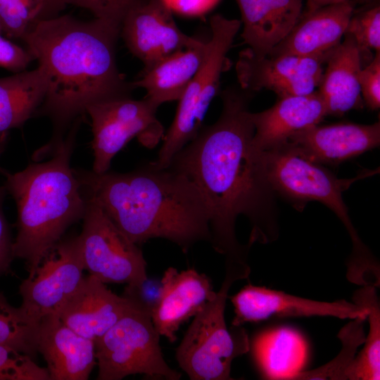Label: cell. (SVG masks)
<instances>
[{
	"instance_id": "obj_2",
	"label": "cell",
	"mask_w": 380,
	"mask_h": 380,
	"mask_svg": "<svg viewBox=\"0 0 380 380\" xmlns=\"http://www.w3.org/2000/svg\"><path fill=\"white\" fill-rule=\"evenodd\" d=\"M120 25L94 18L82 21L68 15L38 20L22 39L38 62L46 84L35 115L53 124L51 140L36 154H52L74 121L95 103L130 97L134 89L119 71L115 48Z\"/></svg>"
},
{
	"instance_id": "obj_32",
	"label": "cell",
	"mask_w": 380,
	"mask_h": 380,
	"mask_svg": "<svg viewBox=\"0 0 380 380\" xmlns=\"http://www.w3.org/2000/svg\"><path fill=\"white\" fill-rule=\"evenodd\" d=\"M144 0H64L70 4L90 11L95 18L119 25L127 13Z\"/></svg>"
},
{
	"instance_id": "obj_35",
	"label": "cell",
	"mask_w": 380,
	"mask_h": 380,
	"mask_svg": "<svg viewBox=\"0 0 380 380\" xmlns=\"http://www.w3.org/2000/svg\"><path fill=\"white\" fill-rule=\"evenodd\" d=\"M6 189L0 186V274L7 272L14 258L9 228L3 212V202Z\"/></svg>"
},
{
	"instance_id": "obj_6",
	"label": "cell",
	"mask_w": 380,
	"mask_h": 380,
	"mask_svg": "<svg viewBox=\"0 0 380 380\" xmlns=\"http://www.w3.org/2000/svg\"><path fill=\"white\" fill-rule=\"evenodd\" d=\"M122 295L129 301L128 309L95 343L96 379L120 380L141 374L148 379H180L182 374L163 357L143 288L127 285Z\"/></svg>"
},
{
	"instance_id": "obj_20",
	"label": "cell",
	"mask_w": 380,
	"mask_h": 380,
	"mask_svg": "<svg viewBox=\"0 0 380 380\" xmlns=\"http://www.w3.org/2000/svg\"><path fill=\"white\" fill-rule=\"evenodd\" d=\"M129 306L127 298L114 293L103 282L89 274L58 316L73 331L96 343Z\"/></svg>"
},
{
	"instance_id": "obj_14",
	"label": "cell",
	"mask_w": 380,
	"mask_h": 380,
	"mask_svg": "<svg viewBox=\"0 0 380 380\" xmlns=\"http://www.w3.org/2000/svg\"><path fill=\"white\" fill-rule=\"evenodd\" d=\"M234 308L232 325L242 326L271 317L331 316L341 319L367 318V310L354 302L317 301L248 284L231 298Z\"/></svg>"
},
{
	"instance_id": "obj_18",
	"label": "cell",
	"mask_w": 380,
	"mask_h": 380,
	"mask_svg": "<svg viewBox=\"0 0 380 380\" xmlns=\"http://www.w3.org/2000/svg\"><path fill=\"white\" fill-rule=\"evenodd\" d=\"M37 349L50 380H87L96 364L95 343L68 327L58 315L38 322Z\"/></svg>"
},
{
	"instance_id": "obj_39",
	"label": "cell",
	"mask_w": 380,
	"mask_h": 380,
	"mask_svg": "<svg viewBox=\"0 0 380 380\" xmlns=\"http://www.w3.org/2000/svg\"><path fill=\"white\" fill-rule=\"evenodd\" d=\"M1 28H0V33H1Z\"/></svg>"
},
{
	"instance_id": "obj_31",
	"label": "cell",
	"mask_w": 380,
	"mask_h": 380,
	"mask_svg": "<svg viewBox=\"0 0 380 380\" xmlns=\"http://www.w3.org/2000/svg\"><path fill=\"white\" fill-rule=\"evenodd\" d=\"M0 380H50L47 368L13 348L0 345Z\"/></svg>"
},
{
	"instance_id": "obj_29",
	"label": "cell",
	"mask_w": 380,
	"mask_h": 380,
	"mask_svg": "<svg viewBox=\"0 0 380 380\" xmlns=\"http://www.w3.org/2000/svg\"><path fill=\"white\" fill-rule=\"evenodd\" d=\"M42 0H0V28L6 36L23 39L37 20Z\"/></svg>"
},
{
	"instance_id": "obj_12",
	"label": "cell",
	"mask_w": 380,
	"mask_h": 380,
	"mask_svg": "<svg viewBox=\"0 0 380 380\" xmlns=\"http://www.w3.org/2000/svg\"><path fill=\"white\" fill-rule=\"evenodd\" d=\"M330 54L259 57L248 48L240 52L236 64L239 85L253 92L267 89L278 98L312 93L319 86Z\"/></svg>"
},
{
	"instance_id": "obj_30",
	"label": "cell",
	"mask_w": 380,
	"mask_h": 380,
	"mask_svg": "<svg viewBox=\"0 0 380 380\" xmlns=\"http://www.w3.org/2000/svg\"><path fill=\"white\" fill-rule=\"evenodd\" d=\"M353 37L360 51L362 62L373 51H380V7L375 5L353 14L346 32Z\"/></svg>"
},
{
	"instance_id": "obj_1",
	"label": "cell",
	"mask_w": 380,
	"mask_h": 380,
	"mask_svg": "<svg viewBox=\"0 0 380 380\" xmlns=\"http://www.w3.org/2000/svg\"><path fill=\"white\" fill-rule=\"evenodd\" d=\"M254 93L239 85L222 91L217 120L202 126L168 167L187 177L206 198L210 243L225 264H248L253 243H270L279 235L277 196L267 181L262 151L252 143L249 105Z\"/></svg>"
},
{
	"instance_id": "obj_28",
	"label": "cell",
	"mask_w": 380,
	"mask_h": 380,
	"mask_svg": "<svg viewBox=\"0 0 380 380\" xmlns=\"http://www.w3.org/2000/svg\"><path fill=\"white\" fill-rule=\"evenodd\" d=\"M364 319L355 318L344 326L338 336L342 348L329 362L310 371H302L293 380L329 379L344 380L345 372L355 357L358 347L365 339Z\"/></svg>"
},
{
	"instance_id": "obj_13",
	"label": "cell",
	"mask_w": 380,
	"mask_h": 380,
	"mask_svg": "<svg viewBox=\"0 0 380 380\" xmlns=\"http://www.w3.org/2000/svg\"><path fill=\"white\" fill-rule=\"evenodd\" d=\"M172 13L163 0H144L122 20L120 36L130 53L143 63V70L177 51L203 42L180 30Z\"/></svg>"
},
{
	"instance_id": "obj_9",
	"label": "cell",
	"mask_w": 380,
	"mask_h": 380,
	"mask_svg": "<svg viewBox=\"0 0 380 380\" xmlns=\"http://www.w3.org/2000/svg\"><path fill=\"white\" fill-rule=\"evenodd\" d=\"M86 198L81 234L78 235L84 270L103 282L143 288L146 261L132 242L94 200Z\"/></svg>"
},
{
	"instance_id": "obj_37",
	"label": "cell",
	"mask_w": 380,
	"mask_h": 380,
	"mask_svg": "<svg viewBox=\"0 0 380 380\" xmlns=\"http://www.w3.org/2000/svg\"><path fill=\"white\" fill-rule=\"evenodd\" d=\"M65 6L66 4L64 0H42V10L37 21L51 19L60 15Z\"/></svg>"
},
{
	"instance_id": "obj_23",
	"label": "cell",
	"mask_w": 380,
	"mask_h": 380,
	"mask_svg": "<svg viewBox=\"0 0 380 380\" xmlns=\"http://www.w3.org/2000/svg\"><path fill=\"white\" fill-rule=\"evenodd\" d=\"M206 43L177 51L151 68L143 70L134 88H143L146 98L159 107L165 102L179 101L198 72L205 54Z\"/></svg>"
},
{
	"instance_id": "obj_33",
	"label": "cell",
	"mask_w": 380,
	"mask_h": 380,
	"mask_svg": "<svg viewBox=\"0 0 380 380\" xmlns=\"http://www.w3.org/2000/svg\"><path fill=\"white\" fill-rule=\"evenodd\" d=\"M360 92L363 101L372 110L380 107V51L376 52L371 61L360 71Z\"/></svg>"
},
{
	"instance_id": "obj_15",
	"label": "cell",
	"mask_w": 380,
	"mask_h": 380,
	"mask_svg": "<svg viewBox=\"0 0 380 380\" xmlns=\"http://www.w3.org/2000/svg\"><path fill=\"white\" fill-rule=\"evenodd\" d=\"M215 296L211 280L206 274L191 268L178 272L175 267H168L162 277L158 298L151 305L156 331L170 343H174L181 325L194 317Z\"/></svg>"
},
{
	"instance_id": "obj_5",
	"label": "cell",
	"mask_w": 380,
	"mask_h": 380,
	"mask_svg": "<svg viewBox=\"0 0 380 380\" xmlns=\"http://www.w3.org/2000/svg\"><path fill=\"white\" fill-rule=\"evenodd\" d=\"M248 265L225 264V274L216 296L194 316L175 357L191 380H230L233 360L250 349L245 329L227 328L224 310L232 284L248 278Z\"/></svg>"
},
{
	"instance_id": "obj_3",
	"label": "cell",
	"mask_w": 380,
	"mask_h": 380,
	"mask_svg": "<svg viewBox=\"0 0 380 380\" xmlns=\"http://www.w3.org/2000/svg\"><path fill=\"white\" fill-rule=\"evenodd\" d=\"M73 170L85 198L134 243L160 238L187 253L198 242H210L208 201L184 175L151 162L127 173Z\"/></svg>"
},
{
	"instance_id": "obj_8",
	"label": "cell",
	"mask_w": 380,
	"mask_h": 380,
	"mask_svg": "<svg viewBox=\"0 0 380 380\" xmlns=\"http://www.w3.org/2000/svg\"><path fill=\"white\" fill-rule=\"evenodd\" d=\"M241 23L220 14L210 18L212 35L206 42L203 61L179 99L175 118L164 135L158 157L151 161L156 167H168L173 157L195 138L202 127L208 107L219 91L227 55Z\"/></svg>"
},
{
	"instance_id": "obj_36",
	"label": "cell",
	"mask_w": 380,
	"mask_h": 380,
	"mask_svg": "<svg viewBox=\"0 0 380 380\" xmlns=\"http://www.w3.org/2000/svg\"><path fill=\"white\" fill-rule=\"evenodd\" d=\"M163 1L172 13L187 17H201L210 12L220 0Z\"/></svg>"
},
{
	"instance_id": "obj_26",
	"label": "cell",
	"mask_w": 380,
	"mask_h": 380,
	"mask_svg": "<svg viewBox=\"0 0 380 380\" xmlns=\"http://www.w3.org/2000/svg\"><path fill=\"white\" fill-rule=\"evenodd\" d=\"M353 301L367 310L369 331L364 347L347 368L344 380L380 379V305L374 286H362L353 295Z\"/></svg>"
},
{
	"instance_id": "obj_17",
	"label": "cell",
	"mask_w": 380,
	"mask_h": 380,
	"mask_svg": "<svg viewBox=\"0 0 380 380\" xmlns=\"http://www.w3.org/2000/svg\"><path fill=\"white\" fill-rule=\"evenodd\" d=\"M355 5V0H347L305 12L287 36L267 56L330 54L341 43Z\"/></svg>"
},
{
	"instance_id": "obj_19",
	"label": "cell",
	"mask_w": 380,
	"mask_h": 380,
	"mask_svg": "<svg viewBox=\"0 0 380 380\" xmlns=\"http://www.w3.org/2000/svg\"><path fill=\"white\" fill-rule=\"evenodd\" d=\"M324 102L319 93L279 98L270 108L251 113L255 132V149L264 151L286 143L293 134L318 125L327 116Z\"/></svg>"
},
{
	"instance_id": "obj_11",
	"label": "cell",
	"mask_w": 380,
	"mask_h": 380,
	"mask_svg": "<svg viewBox=\"0 0 380 380\" xmlns=\"http://www.w3.org/2000/svg\"><path fill=\"white\" fill-rule=\"evenodd\" d=\"M84 266L79 236L61 239L21 283V310L38 323L58 315L82 284Z\"/></svg>"
},
{
	"instance_id": "obj_21",
	"label": "cell",
	"mask_w": 380,
	"mask_h": 380,
	"mask_svg": "<svg viewBox=\"0 0 380 380\" xmlns=\"http://www.w3.org/2000/svg\"><path fill=\"white\" fill-rule=\"evenodd\" d=\"M241 15V37L253 53L266 56L298 21L304 0H236Z\"/></svg>"
},
{
	"instance_id": "obj_34",
	"label": "cell",
	"mask_w": 380,
	"mask_h": 380,
	"mask_svg": "<svg viewBox=\"0 0 380 380\" xmlns=\"http://www.w3.org/2000/svg\"><path fill=\"white\" fill-rule=\"evenodd\" d=\"M33 60L27 49L0 35V68L19 72L25 70Z\"/></svg>"
},
{
	"instance_id": "obj_22",
	"label": "cell",
	"mask_w": 380,
	"mask_h": 380,
	"mask_svg": "<svg viewBox=\"0 0 380 380\" xmlns=\"http://www.w3.org/2000/svg\"><path fill=\"white\" fill-rule=\"evenodd\" d=\"M343 37L326 62L317 90L327 115H343L363 106L359 83L363 68L360 53L351 35L345 33Z\"/></svg>"
},
{
	"instance_id": "obj_16",
	"label": "cell",
	"mask_w": 380,
	"mask_h": 380,
	"mask_svg": "<svg viewBox=\"0 0 380 380\" xmlns=\"http://www.w3.org/2000/svg\"><path fill=\"white\" fill-rule=\"evenodd\" d=\"M287 141L312 161L338 165L379 146L380 122L318 124L293 134Z\"/></svg>"
},
{
	"instance_id": "obj_27",
	"label": "cell",
	"mask_w": 380,
	"mask_h": 380,
	"mask_svg": "<svg viewBox=\"0 0 380 380\" xmlns=\"http://www.w3.org/2000/svg\"><path fill=\"white\" fill-rule=\"evenodd\" d=\"M38 323L20 308H15L0 291V345L13 348L32 359L38 353Z\"/></svg>"
},
{
	"instance_id": "obj_24",
	"label": "cell",
	"mask_w": 380,
	"mask_h": 380,
	"mask_svg": "<svg viewBox=\"0 0 380 380\" xmlns=\"http://www.w3.org/2000/svg\"><path fill=\"white\" fill-rule=\"evenodd\" d=\"M252 353L265 379L293 380L305 365L308 346L299 331L278 327L258 334L252 344Z\"/></svg>"
},
{
	"instance_id": "obj_25",
	"label": "cell",
	"mask_w": 380,
	"mask_h": 380,
	"mask_svg": "<svg viewBox=\"0 0 380 380\" xmlns=\"http://www.w3.org/2000/svg\"><path fill=\"white\" fill-rule=\"evenodd\" d=\"M45 94V80L38 67L0 77V156L8 132L35 115Z\"/></svg>"
},
{
	"instance_id": "obj_4",
	"label": "cell",
	"mask_w": 380,
	"mask_h": 380,
	"mask_svg": "<svg viewBox=\"0 0 380 380\" xmlns=\"http://www.w3.org/2000/svg\"><path fill=\"white\" fill-rule=\"evenodd\" d=\"M82 116L47 161L32 163L17 172H3L6 189L18 211L14 258L25 260L31 277L66 229L82 219L86 198L70 167V158Z\"/></svg>"
},
{
	"instance_id": "obj_10",
	"label": "cell",
	"mask_w": 380,
	"mask_h": 380,
	"mask_svg": "<svg viewBox=\"0 0 380 380\" xmlns=\"http://www.w3.org/2000/svg\"><path fill=\"white\" fill-rule=\"evenodd\" d=\"M158 106L144 97H130L97 102L85 113L91 122L94 162L92 171H108L115 156L134 137L148 148L164 137V128L156 117Z\"/></svg>"
},
{
	"instance_id": "obj_38",
	"label": "cell",
	"mask_w": 380,
	"mask_h": 380,
	"mask_svg": "<svg viewBox=\"0 0 380 380\" xmlns=\"http://www.w3.org/2000/svg\"><path fill=\"white\" fill-rule=\"evenodd\" d=\"M347 0H306L305 12L312 11L318 8L334 4Z\"/></svg>"
},
{
	"instance_id": "obj_7",
	"label": "cell",
	"mask_w": 380,
	"mask_h": 380,
	"mask_svg": "<svg viewBox=\"0 0 380 380\" xmlns=\"http://www.w3.org/2000/svg\"><path fill=\"white\" fill-rule=\"evenodd\" d=\"M262 159L267 181L277 196L298 211L309 201L322 203L336 215L347 229L353 243L351 253H362L367 248L351 222L343 193L355 182L377 174L379 167L362 169L354 177L339 179L288 141L262 151Z\"/></svg>"
}]
</instances>
